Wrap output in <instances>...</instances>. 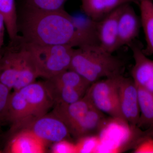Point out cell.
<instances>
[{
    "instance_id": "cell-1",
    "label": "cell",
    "mask_w": 153,
    "mask_h": 153,
    "mask_svg": "<svg viewBox=\"0 0 153 153\" xmlns=\"http://www.w3.org/2000/svg\"><path fill=\"white\" fill-rule=\"evenodd\" d=\"M18 27L27 44L74 47L76 35L72 18L64 9L47 11L27 6Z\"/></svg>"
},
{
    "instance_id": "cell-2",
    "label": "cell",
    "mask_w": 153,
    "mask_h": 153,
    "mask_svg": "<svg viewBox=\"0 0 153 153\" xmlns=\"http://www.w3.org/2000/svg\"><path fill=\"white\" fill-rule=\"evenodd\" d=\"M0 58V82L16 91L35 82L39 77L37 66L27 44L21 36L11 40Z\"/></svg>"
},
{
    "instance_id": "cell-3",
    "label": "cell",
    "mask_w": 153,
    "mask_h": 153,
    "mask_svg": "<svg viewBox=\"0 0 153 153\" xmlns=\"http://www.w3.org/2000/svg\"><path fill=\"white\" fill-rule=\"evenodd\" d=\"M124 65L119 58L100 47L74 49L69 69L91 84L102 78L122 75Z\"/></svg>"
},
{
    "instance_id": "cell-4",
    "label": "cell",
    "mask_w": 153,
    "mask_h": 153,
    "mask_svg": "<svg viewBox=\"0 0 153 153\" xmlns=\"http://www.w3.org/2000/svg\"><path fill=\"white\" fill-rule=\"evenodd\" d=\"M26 44L36 63L39 76L48 79L69 69L74 50L71 45Z\"/></svg>"
},
{
    "instance_id": "cell-5",
    "label": "cell",
    "mask_w": 153,
    "mask_h": 153,
    "mask_svg": "<svg viewBox=\"0 0 153 153\" xmlns=\"http://www.w3.org/2000/svg\"><path fill=\"white\" fill-rule=\"evenodd\" d=\"M122 75L106 78L92 83L85 94L94 106L116 120L127 123L121 111L119 85Z\"/></svg>"
},
{
    "instance_id": "cell-6",
    "label": "cell",
    "mask_w": 153,
    "mask_h": 153,
    "mask_svg": "<svg viewBox=\"0 0 153 153\" xmlns=\"http://www.w3.org/2000/svg\"><path fill=\"white\" fill-rule=\"evenodd\" d=\"M20 89L27 113V123L25 127L37 118L47 114L55 103L44 82L35 81Z\"/></svg>"
},
{
    "instance_id": "cell-7",
    "label": "cell",
    "mask_w": 153,
    "mask_h": 153,
    "mask_svg": "<svg viewBox=\"0 0 153 153\" xmlns=\"http://www.w3.org/2000/svg\"><path fill=\"white\" fill-rule=\"evenodd\" d=\"M22 129L32 132L46 143L66 140L70 134L66 125L52 113L37 118Z\"/></svg>"
},
{
    "instance_id": "cell-8",
    "label": "cell",
    "mask_w": 153,
    "mask_h": 153,
    "mask_svg": "<svg viewBox=\"0 0 153 153\" xmlns=\"http://www.w3.org/2000/svg\"><path fill=\"white\" fill-rule=\"evenodd\" d=\"M122 114L132 128L137 127L140 111L137 88L132 79L122 76L119 85Z\"/></svg>"
},
{
    "instance_id": "cell-9",
    "label": "cell",
    "mask_w": 153,
    "mask_h": 153,
    "mask_svg": "<svg viewBox=\"0 0 153 153\" xmlns=\"http://www.w3.org/2000/svg\"><path fill=\"white\" fill-rule=\"evenodd\" d=\"M134 63L131 69L133 80L137 87L153 93V60L149 58L140 46L130 45Z\"/></svg>"
},
{
    "instance_id": "cell-10",
    "label": "cell",
    "mask_w": 153,
    "mask_h": 153,
    "mask_svg": "<svg viewBox=\"0 0 153 153\" xmlns=\"http://www.w3.org/2000/svg\"><path fill=\"white\" fill-rule=\"evenodd\" d=\"M123 5L116 9L97 22L99 47L109 53L113 54L120 48L118 37V25L119 18Z\"/></svg>"
},
{
    "instance_id": "cell-11",
    "label": "cell",
    "mask_w": 153,
    "mask_h": 153,
    "mask_svg": "<svg viewBox=\"0 0 153 153\" xmlns=\"http://www.w3.org/2000/svg\"><path fill=\"white\" fill-rule=\"evenodd\" d=\"M141 27L140 19L130 4L123 7L118 25V37L120 48L129 46L138 36Z\"/></svg>"
},
{
    "instance_id": "cell-12",
    "label": "cell",
    "mask_w": 153,
    "mask_h": 153,
    "mask_svg": "<svg viewBox=\"0 0 153 153\" xmlns=\"http://www.w3.org/2000/svg\"><path fill=\"white\" fill-rule=\"evenodd\" d=\"M71 16L76 35L74 47L87 48L99 47L97 22L91 19L84 13Z\"/></svg>"
},
{
    "instance_id": "cell-13",
    "label": "cell",
    "mask_w": 153,
    "mask_h": 153,
    "mask_svg": "<svg viewBox=\"0 0 153 153\" xmlns=\"http://www.w3.org/2000/svg\"><path fill=\"white\" fill-rule=\"evenodd\" d=\"M55 105L52 113L63 121L69 131L94 107L85 94L78 101L71 104L58 103Z\"/></svg>"
},
{
    "instance_id": "cell-14",
    "label": "cell",
    "mask_w": 153,
    "mask_h": 153,
    "mask_svg": "<svg viewBox=\"0 0 153 153\" xmlns=\"http://www.w3.org/2000/svg\"><path fill=\"white\" fill-rule=\"evenodd\" d=\"M13 134L7 149L8 152H44L45 144L47 143L32 132L26 129H22Z\"/></svg>"
},
{
    "instance_id": "cell-15",
    "label": "cell",
    "mask_w": 153,
    "mask_h": 153,
    "mask_svg": "<svg viewBox=\"0 0 153 153\" xmlns=\"http://www.w3.org/2000/svg\"><path fill=\"white\" fill-rule=\"evenodd\" d=\"M138 4L139 0H81L83 13L98 22L116 9L127 4Z\"/></svg>"
},
{
    "instance_id": "cell-16",
    "label": "cell",
    "mask_w": 153,
    "mask_h": 153,
    "mask_svg": "<svg viewBox=\"0 0 153 153\" xmlns=\"http://www.w3.org/2000/svg\"><path fill=\"white\" fill-rule=\"evenodd\" d=\"M105 121L104 114L94 106L69 132L77 138L89 136L101 129L105 124Z\"/></svg>"
},
{
    "instance_id": "cell-17",
    "label": "cell",
    "mask_w": 153,
    "mask_h": 153,
    "mask_svg": "<svg viewBox=\"0 0 153 153\" xmlns=\"http://www.w3.org/2000/svg\"><path fill=\"white\" fill-rule=\"evenodd\" d=\"M44 82L55 104H71L82 98L85 94L71 86L55 82L51 79H47Z\"/></svg>"
},
{
    "instance_id": "cell-18",
    "label": "cell",
    "mask_w": 153,
    "mask_h": 153,
    "mask_svg": "<svg viewBox=\"0 0 153 153\" xmlns=\"http://www.w3.org/2000/svg\"><path fill=\"white\" fill-rule=\"evenodd\" d=\"M141 27L146 43L143 49L147 55H153V1L152 0H139Z\"/></svg>"
},
{
    "instance_id": "cell-19",
    "label": "cell",
    "mask_w": 153,
    "mask_h": 153,
    "mask_svg": "<svg viewBox=\"0 0 153 153\" xmlns=\"http://www.w3.org/2000/svg\"><path fill=\"white\" fill-rule=\"evenodd\" d=\"M137 88L140 111L137 126L139 128H149V129L153 127V93Z\"/></svg>"
},
{
    "instance_id": "cell-20",
    "label": "cell",
    "mask_w": 153,
    "mask_h": 153,
    "mask_svg": "<svg viewBox=\"0 0 153 153\" xmlns=\"http://www.w3.org/2000/svg\"><path fill=\"white\" fill-rule=\"evenodd\" d=\"M0 13L4 19L6 28L10 39H15L19 33L15 0H0Z\"/></svg>"
},
{
    "instance_id": "cell-21",
    "label": "cell",
    "mask_w": 153,
    "mask_h": 153,
    "mask_svg": "<svg viewBox=\"0 0 153 153\" xmlns=\"http://www.w3.org/2000/svg\"><path fill=\"white\" fill-rule=\"evenodd\" d=\"M69 0H27V6L33 8L47 11H55L63 9Z\"/></svg>"
},
{
    "instance_id": "cell-22",
    "label": "cell",
    "mask_w": 153,
    "mask_h": 153,
    "mask_svg": "<svg viewBox=\"0 0 153 153\" xmlns=\"http://www.w3.org/2000/svg\"><path fill=\"white\" fill-rule=\"evenodd\" d=\"M81 141L76 146V152H92L95 149L98 139L94 137L87 136L80 139Z\"/></svg>"
},
{
    "instance_id": "cell-23",
    "label": "cell",
    "mask_w": 153,
    "mask_h": 153,
    "mask_svg": "<svg viewBox=\"0 0 153 153\" xmlns=\"http://www.w3.org/2000/svg\"><path fill=\"white\" fill-rule=\"evenodd\" d=\"M11 89L0 82V121L3 115L11 94Z\"/></svg>"
},
{
    "instance_id": "cell-24",
    "label": "cell",
    "mask_w": 153,
    "mask_h": 153,
    "mask_svg": "<svg viewBox=\"0 0 153 153\" xmlns=\"http://www.w3.org/2000/svg\"><path fill=\"white\" fill-rule=\"evenodd\" d=\"M52 150L54 153L76 152V146L71 144L66 140L55 143Z\"/></svg>"
},
{
    "instance_id": "cell-25",
    "label": "cell",
    "mask_w": 153,
    "mask_h": 153,
    "mask_svg": "<svg viewBox=\"0 0 153 153\" xmlns=\"http://www.w3.org/2000/svg\"><path fill=\"white\" fill-rule=\"evenodd\" d=\"M5 28L6 27L4 19L1 14L0 13V51L4 44Z\"/></svg>"
},
{
    "instance_id": "cell-26",
    "label": "cell",
    "mask_w": 153,
    "mask_h": 153,
    "mask_svg": "<svg viewBox=\"0 0 153 153\" xmlns=\"http://www.w3.org/2000/svg\"><path fill=\"white\" fill-rule=\"evenodd\" d=\"M146 135L151 137L153 139V127L149 129L146 133H145Z\"/></svg>"
},
{
    "instance_id": "cell-27",
    "label": "cell",
    "mask_w": 153,
    "mask_h": 153,
    "mask_svg": "<svg viewBox=\"0 0 153 153\" xmlns=\"http://www.w3.org/2000/svg\"><path fill=\"white\" fill-rule=\"evenodd\" d=\"M1 57V51H0V58Z\"/></svg>"
},
{
    "instance_id": "cell-28",
    "label": "cell",
    "mask_w": 153,
    "mask_h": 153,
    "mask_svg": "<svg viewBox=\"0 0 153 153\" xmlns=\"http://www.w3.org/2000/svg\"><path fill=\"white\" fill-rule=\"evenodd\" d=\"M152 1H153V0H152Z\"/></svg>"
}]
</instances>
